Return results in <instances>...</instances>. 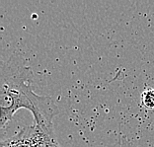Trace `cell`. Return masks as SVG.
<instances>
[{"label":"cell","mask_w":154,"mask_h":147,"mask_svg":"<svg viewBox=\"0 0 154 147\" xmlns=\"http://www.w3.org/2000/svg\"><path fill=\"white\" fill-rule=\"evenodd\" d=\"M37 133L35 124L25 127L10 138L1 141V147H34Z\"/></svg>","instance_id":"2"},{"label":"cell","mask_w":154,"mask_h":147,"mask_svg":"<svg viewBox=\"0 0 154 147\" xmlns=\"http://www.w3.org/2000/svg\"><path fill=\"white\" fill-rule=\"evenodd\" d=\"M0 81L1 128L12 120L17 111L26 109L33 114L34 124L48 135L55 136L52 120L59 109L51 97L38 95L34 91V73L22 54L15 52L2 62Z\"/></svg>","instance_id":"1"},{"label":"cell","mask_w":154,"mask_h":147,"mask_svg":"<svg viewBox=\"0 0 154 147\" xmlns=\"http://www.w3.org/2000/svg\"><path fill=\"white\" fill-rule=\"evenodd\" d=\"M140 104L147 110L154 109V87L145 89L140 95Z\"/></svg>","instance_id":"3"}]
</instances>
